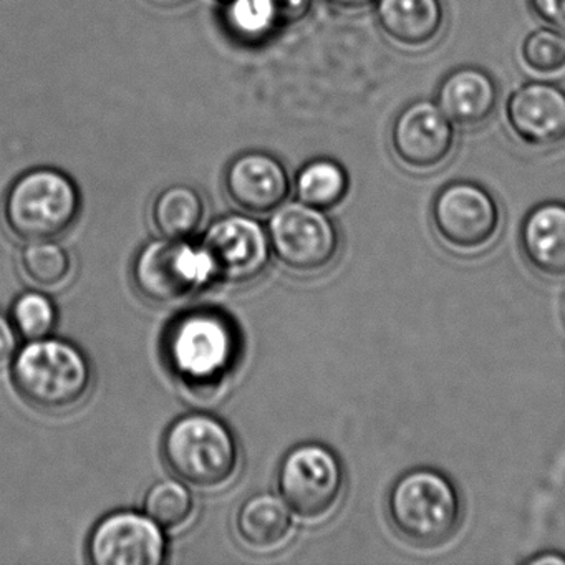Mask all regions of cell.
Wrapping results in <instances>:
<instances>
[{"label":"cell","instance_id":"17","mask_svg":"<svg viewBox=\"0 0 565 565\" xmlns=\"http://www.w3.org/2000/svg\"><path fill=\"white\" fill-rule=\"evenodd\" d=\"M519 244L527 266L545 279H565V203L547 201L522 221Z\"/></svg>","mask_w":565,"mask_h":565},{"label":"cell","instance_id":"2","mask_svg":"<svg viewBox=\"0 0 565 565\" xmlns=\"http://www.w3.org/2000/svg\"><path fill=\"white\" fill-rule=\"evenodd\" d=\"M386 515L403 541L419 548L439 547L461 524V494L436 469H409L390 488Z\"/></svg>","mask_w":565,"mask_h":565},{"label":"cell","instance_id":"27","mask_svg":"<svg viewBox=\"0 0 565 565\" xmlns=\"http://www.w3.org/2000/svg\"><path fill=\"white\" fill-rule=\"evenodd\" d=\"M282 25L297 24L312 11L313 0H273Z\"/></svg>","mask_w":565,"mask_h":565},{"label":"cell","instance_id":"18","mask_svg":"<svg viewBox=\"0 0 565 565\" xmlns=\"http://www.w3.org/2000/svg\"><path fill=\"white\" fill-rule=\"evenodd\" d=\"M236 532L250 551L282 547L292 532V515L282 498L263 492L243 502L236 515Z\"/></svg>","mask_w":565,"mask_h":565},{"label":"cell","instance_id":"28","mask_svg":"<svg viewBox=\"0 0 565 565\" xmlns=\"http://www.w3.org/2000/svg\"><path fill=\"white\" fill-rule=\"evenodd\" d=\"M18 345V330H15L14 323L0 312V366L14 359Z\"/></svg>","mask_w":565,"mask_h":565},{"label":"cell","instance_id":"14","mask_svg":"<svg viewBox=\"0 0 565 565\" xmlns=\"http://www.w3.org/2000/svg\"><path fill=\"white\" fill-rule=\"evenodd\" d=\"M224 188L234 206L244 213H274L290 194V178L282 161L266 151L237 154L224 174Z\"/></svg>","mask_w":565,"mask_h":565},{"label":"cell","instance_id":"13","mask_svg":"<svg viewBox=\"0 0 565 565\" xmlns=\"http://www.w3.org/2000/svg\"><path fill=\"white\" fill-rule=\"evenodd\" d=\"M504 118L509 131L525 147H561L565 143V88L555 82H525L509 95Z\"/></svg>","mask_w":565,"mask_h":565},{"label":"cell","instance_id":"21","mask_svg":"<svg viewBox=\"0 0 565 565\" xmlns=\"http://www.w3.org/2000/svg\"><path fill=\"white\" fill-rule=\"evenodd\" d=\"M223 21L244 44H259L282 25L273 0H224Z\"/></svg>","mask_w":565,"mask_h":565},{"label":"cell","instance_id":"4","mask_svg":"<svg viewBox=\"0 0 565 565\" xmlns=\"http://www.w3.org/2000/svg\"><path fill=\"white\" fill-rule=\"evenodd\" d=\"M82 196L64 171L38 167L12 181L2 201V220L9 233L25 243L54 241L77 223Z\"/></svg>","mask_w":565,"mask_h":565},{"label":"cell","instance_id":"20","mask_svg":"<svg viewBox=\"0 0 565 565\" xmlns=\"http://www.w3.org/2000/svg\"><path fill=\"white\" fill-rule=\"evenodd\" d=\"M350 190L345 168L332 158H316L300 168L296 177L299 201L329 211L343 203Z\"/></svg>","mask_w":565,"mask_h":565},{"label":"cell","instance_id":"1","mask_svg":"<svg viewBox=\"0 0 565 565\" xmlns=\"http://www.w3.org/2000/svg\"><path fill=\"white\" fill-rule=\"evenodd\" d=\"M11 376L19 396L32 408L64 413L87 398L94 372L75 343L42 337L15 352Z\"/></svg>","mask_w":565,"mask_h":565},{"label":"cell","instance_id":"22","mask_svg":"<svg viewBox=\"0 0 565 565\" xmlns=\"http://www.w3.org/2000/svg\"><path fill=\"white\" fill-rule=\"evenodd\" d=\"M193 494L186 482L163 479L151 486L145 495V514L150 515L163 531H180L194 518Z\"/></svg>","mask_w":565,"mask_h":565},{"label":"cell","instance_id":"16","mask_svg":"<svg viewBox=\"0 0 565 565\" xmlns=\"http://www.w3.org/2000/svg\"><path fill=\"white\" fill-rule=\"evenodd\" d=\"M373 8L382 34L403 51L431 47L445 29L441 0H375Z\"/></svg>","mask_w":565,"mask_h":565},{"label":"cell","instance_id":"7","mask_svg":"<svg viewBox=\"0 0 565 565\" xmlns=\"http://www.w3.org/2000/svg\"><path fill=\"white\" fill-rule=\"evenodd\" d=\"M270 250L290 273L316 276L332 266L340 253V234L327 211L302 201L284 203L270 213Z\"/></svg>","mask_w":565,"mask_h":565},{"label":"cell","instance_id":"26","mask_svg":"<svg viewBox=\"0 0 565 565\" xmlns=\"http://www.w3.org/2000/svg\"><path fill=\"white\" fill-rule=\"evenodd\" d=\"M529 6L542 24L565 34V0H529Z\"/></svg>","mask_w":565,"mask_h":565},{"label":"cell","instance_id":"10","mask_svg":"<svg viewBox=\"0 0 565 565\" xmlns=\"http://www.w3.org/2000/svg\"><path fill=\"white\" fill-rule=\"evenodd\" d=\"M213 279L231 286L253 282L270 260L267 231L244 214H227L211 223L201 243Z\"/></svg>","mask_w":565,"mask_h":565},{"label":"cell","instance_id":"5","mask_svg":"<svg viewBox=\"0 0 565 565\" xmlns=\"http://www.w3.org/2000/svg\"><path fill=\"white\" fill-rule=\"evenodd\" d=\"M164 465L180 481L200 489L226 486L239 468V446L226 423L188 413L168 426L161 443Z\"/></svg>","mask_w":565,"mask_h":565},{"label":"cell","instance_id":"24","mask_svg":"<svg viewBox=\"0 0 565 565\" xmlns=\"http://www.w3.org/2000/svg\"><path fill=\"white\" fill-rule=\"evenodd\" d=\"M519 62L524 71L537 77H555L565 72V34L541 28L522 39Z\"/></svg>","mask_w":565,"mask_h":565},{"label":"cell","instance_id":"19","mask_svg":"<svg viewBox=\"0 0 565 565\" xmlns=\"http://www.w3.org/2000/svg\"><path fill=\"white\" fill-rule=\"evenodd\" d=\"M206 203L203 194L190 184L164 188L151 206V221L158 233L170 239H188L203 226Z\"/></svg>","mask_w":565,"mask_h":565},{"label":"cell","instance_id":"30","mask_svg":"<svg viewBox=\"0 0 565 565\" xmlns=\"http://www.w3.org/2000/svg\"><path fill=\"white\" fill-rule=\"evenodd\" d=\"M529 564H565V557L561 554H547L542 555V557L531 558Z\"/></svg>","mask_w":565,"mask_h":565},{"label":"cell","instance_id":"8","mask_svg":"<svg viewBox=\"0 0 565 565\" xmlns=\"http://www.w3.org/2000/svg\"><path fill=\"white\" fill-rule=\"evenodd\" d=\"M213 279L210 260L188 239L150 241L134 263L138 294L157 306H174L196 296Z\"/></svg>","mask_w":565,"mask_h":565},{"label":"cell","instance_id":"9","mask_svg":"<svg viewBox=\"0 0 565 565\" xmlns=\"http://www.w3.org/2000/svg\"><path fill=\"white\" fill-rule=\"evenodd\" d=\"M431 226L446 249L478 254L488 249L501 230L498 200L475 181L446 184L431 204Z\"/></svg>","mask_w":565,"mask_h":565},{"label":"cell","instance_id":"3","mask_svg":"<svg viewBox=\"0 0 565 565\" xmlns=\"http://www.w3.org/2000/svg\"><path fill=\"white\" fill-rule=\"evenodd\" d=\"M239 353L231 320L216 310H193L174 320L164 339L171 372L191 392L220 388Z\"/></svg>","mask_w":565,"mask_h":565},{"label":"cell","instance_id":"6","mask_svg":"<svg viewBox=\"0 0 565 565\" xmlns=\"http://www.w3.org/2000/svg\"><path fill=\"white\" fill-rule=\"evenodd\" d=\"M277 489L290 512L303 521H323L342 501L345 469L332 449L303 443L284 456Z\"/></svg>","mask_w":565,"mask_h":565},{"label":"cell","instance_id":"12","mask_svg":"<svg viewBox=\"0 0 565 565\" xmlns=\"http://www.w3.org/2000/svg\"><path fill=\"white\" fill-rule=\"evenodd\" d=\"M87 551L95 565H160L167 555V539L150 515L118 511L95 525Z\"/></svg>","mask_w":565,"mask_h":565},{"label":"cell","instance_id":"23","mask_svg":"<svg viewBox=\"0 0 565 565\" xmlns=\"http://www.w3.org/2000/svg\"><path fill=\"white\" fill-rule=\"evenodd\" d=\"M22 273L42 289L61 287L72 274L71 254L55 241H34L21 254Z\"/></svg>","mask_w":565,"mask_h":565},{"label":"cell","instance_id":"31","mask_svg":"<svg viewBox=\"0 0 565 565\" xmlns=\"http://www.w3.org/2000/svg\"><path fill=\"white\" fill-rule=\"evenodd\" d=\"M157 2H163V4H168V2H178V0H157Z\"/></svg>","mask_w":565,"mask_h":565},{"label":"cell","instance_id":"11","mask_svg":"<svg viewBox=\"0 0 565 565\" xmlns=\"http://www.w3.org/2000/svg\"><path fill=\"white\" fill-rule=\"evenodd\" d=\"M393 157L406 170L431 173L451 160L456 127L435 100L412 102L396 115L390 128Z\"/></svg>","mask_w":565,"mask_h":565},{"label":"cell","instance_id":"29","mask_svg":"<svg viewBox=\"0 0 565 565\" xmlns=\"http://www.w3.org/2000/svg\"><path fill=\"white\" fill-rule=\"evenodd\" d=\"M330 8L340 12H362L365 9L373 8L375 0H326Z\"/></svg>","mask_w":565,"mask_h":565},{"label":"cell","instance_id":"25","mask_svg":"<svg viewBox=\"0 0 565 565\" xmlns=\"http://www.w3.org/2000/svg\"><path fill=\"white\" fill-rule=\"evenodd\" d=\"M11 320L19 335L28 340L47 337L57 323V309L51 297L38 290H29L15 299Z\"/></svg>","mask_w":565,"mask_h":565},{"label":"cell","instance_id":"15","mask_svg":"<svg viewBox=\"0 0 565 565\" xmlns=\"http://www.w3.org/2000/svg\"><path fill=\"white\" fill-rule=\"evenodd\" d=\"M498 84L479 67L455 68L436 90V105L455 127L478 128L488 124L499 105Z\"/></svg>","mask_w":565,"mask_h":565}]
</instances>
